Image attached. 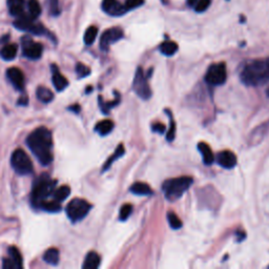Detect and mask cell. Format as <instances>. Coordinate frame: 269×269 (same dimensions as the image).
<instances>
[{"instance_id": "obj_1", "label": "cell", "mask_w": 269, "mask_h": 269, "mask_svg": "<svg viewBox=\"0 0 269 269\" xmlns=\"http://www.w3.org/2000/svg\"><path fill=\"white\" fill-rule=\"evenodd\" d=\"M26 145L35 157L44 166L53 162V136L50 130L40 126L26 138Z\"/></svg>"}, {"instance_id": "obj_2", "label": "cell", "mask_w": 269, "mask_h": 269, "mask_svg": "<svg viewBox=\"0 0 269 269\" xmlns=\"http://www.w3.org/2000/svg\"><path fill=\"white\" fill-rule=\"evenodd\" d=\"M241 81L247 86H261L269 82V62L253 60L241 73Z\"/></svg>"}, {"instance_id": "obj_3", "label": "cell", "mask_w": 269, "mask_h": 269, "mask_svg": "<svg viewBox=\"0 0 269 269\" xmlns=\"http://www.w3.org/2000/svg\"><path fill=\"white\" fill-rule=\"evenodd\" d=\"M56 181L52 180L48 173H42L35 180L33 184L31 200L33 205L39 208L40 204L48 198L55 190Z\"/></svg>"}, {"instance_id": "obj_4", "label": "cell", "mask_w": 269, "mask_h": 269, "mask_svg": "<svg viewBox=\"0 0 269 269\" xmlns=\"http://www.w3.org/2000/svg\"><path fill=\"white\" fill-rule=\"evenodd\" d=\"M192 178L188 176L166 180L162 185L165 198L170 201H176L180 199L188 188L192 186Z\"/></svg>"}, {"instance_id": "obj_5", "label": "cell", "mask_w": 269, "mask_h": 269, "mask_svg": "<svg viewBox=\"0 0 269 269\" xmlns=\"http://www.w3.org/2000/svg\"><path fill=\"white\" fill-rule=\"evenodd\" d=\"M92 205L83 199H73L66 206V214L72 222H79L90 212Z\"/></svg>"}, {"instance_id": "obj_6", "label": "cell", "mask_w": 269, "mask_h": 269, "mask_svg": "<svg viewBox=\"0 0 269 269\" xmlns=\"http://www.w3.org/2000/svg\"><path fill=\"white\" fill-rule=\"evenodd\" d=\"M11 165L19 174H30L33 173L32 161L26 153L21 149H18L12 154Z\"/></svg>"}, {"instance_id": "obj_7", "label": "cell", "mask_w": 269, "mask_h": 269, "mask_svg": "<svg viewBox=\"0 0 269 269\" xmlns=\"http://www.w3.org/2000/svg\"><path fill=\"white\" fill-rule=\"evenodd\" d=\"M35 19H33L30 15H21L17 17V19L14 21V26L16 29L23 31V32H29L34 35H46L49 34L46 29L42 24L36 23L34 21Z\"/></svg>"}, {"instance_id": "obj_8", "label": "cell", "mask_w": 269, "mask_h": 269, "mask_svg": "<svg viewBox=\"0 0 269 269\" xmlns=\"http://www.w3.org/2000/svg\"><path fill=\"white\" fill-rule=\"evenodd\" d=\"M227 79V70L226 64L221 62L211 64L210 69L207 70V73L205 75V80L208 84L212 86H219L224 84Z\"/></svg>"}, {"instance_id": "obj_9", "label": "cell", "mask_w": 269, "mask_h": 269, "mask_svg": "<svg viewBox=\"0 0 269 269\" xmlns=\"http://www.w3.org/2000/svg\"><path fill=\"white\" fill-rule=\"evenodd\" d=\"M133 89L136 92L137 95L144 100L150 99L152 96V90L151 86L147 81V78L144 75L143 70L141 67H138L136 75L134 78V83H133Z\"/></svg>"}, {"instance_id": "obj_10", "label": "cell", "mask_w": 269, "mask_h": 269, "mask_svg": "<svg viewBox=\"0 0 269 269\" xmlns=\"http://www.w3.org/2000/svg\"><path fill=\"white\" fill-rule=\"evenodd\" d=\"M43 48L38 42H34L29 37H23L22 39V53L23 56L31 60H37L42 56Z\"/></svg>"}, {"instance_id": "obj_11", "label": "cell", "mask_w": 269, "mask_h": 269, "mask_svg": "<svg viewBox=\"0 0 269 269\" xmlns=\"http://www.w3.org/2000/svg\"><path fill=\"white\" fill-rule=\"evenodd\" d=\"M123 37V31L120 28H112L106 30L100 38V48L102 51H107L110 46L117 42Z\"/></svg>"}, {"instance_id": "obj_12", "label": "cell", "mask_w": 269, "mask_h": 269, "mask_svg": "<svg viewBox=\"0 0 269 269\" xmlns=\"http://www.w3.org/2000/svg\"><path fill=\"white\" fill-rule=\"evenodd\" d=\"M102 10L111 16H121L127 12L124 4H121L118 0H102Z\"/></svg>"}, {"instance_id": "obj_13", "label": "cell", "mask_w": 269, "mask_h": 269, "mask_svg": "<svg viewBox=\"0 0 269 269\" xmlns=\"http://www.w3.org/2000/svg\"><path fill=\"white\" fill-rule=\"evenodd\" d=\"M6 77L10 80V82L13 84L18 91H23L24 89V75L22 71L16 66L10 67L6 71Z\"/></svg>"}, {"instance_id": "obj_14", "label": "cell", "mask_w": 269, "mask_h": 269, "mask_svg": "<svg viewBox=\"0 0 269 269\" xmlns=\"http://www.w3.org/2000/svg\"><path fill=\"white\" fill-rule=\"evenodd\" d=\"M216 162L223 168H233L237 165V156L231 151L220 152L216 156Z\"/></svg>"}, {"instance_id": "obj_15", "label": "cell", "mask_w": 269, "mask_h": 269, "mask_svg": "<svg viewBox=\"0 0 269 269\" xmlns=\"http://www.w3.org/2000/svg\"><path fill=\"white\" fill-rule=\"evenodd\" d=\"M52 74H53V77H52L53 84L55 86V89L58 92L64 91L67 87V85H69V81H67L66 78L59 72L58 67L55 64L52 65Z\"/></svg>"}, {"instance_id": "obj_16", "label": "cell", "mask_w": 269, "mask_h": 269, "mask_svg": "<svg viewBox=\"0 0 269 269\" xmlns=\"http://www.w3.org/2000/svg\"><path fill=\"white\" fill-rule=\"evenodd\" d=\"M100 255L96 251H90L86 254L84 263L82 265L83 269H96L100 265Z\"/></svg>"}, {"instance_id": "obj_17", "label": "cell", "mask_w": 269, "mask_h": 269, "mask_svg": "<svg viewBox=\"0 0 269 269\" xmlns=\"http://www.w3.org/2000/svg\"><path fill=\"white\" fill-rule=\"evenodd\" d=\"M198 149L202 154V157H203V162L206 165H211L214 162V156L212 154V151L207 143L201 142L198 144Z\"/></svg>"}, {"instance_id": "obj_18", "label": "cell", "mask_w": 269, "mask_h": 269, "mask_svg": "<svg viewBox=\"0 0 269 269\" xmlns=\"http://www.w3.org/2000/svg\"><path fill=\"white\" fill-rule=\"evenodd\" d=\"M8 8L12 16H21L24 11V0H8Z\"/></svg>"}, {"instance_id": "obj_19", "label": "cell", "mask_w": 269, "mask_h": 269, "mask_svg": "<svg viewBox=\"0 0 269 269\" xmlns=\"http://www.w3.org/2000/svg\"><path fill=\"white\" fill-rule=\"evenodd\" d=\"M131 192L137 196H151L153 190L151 186L144 182H136L131 187Z\"/></svg>"}, {"instance_id": "obj_20", "label": "cell", "mask_w": 269, "mask_h": 269, "mask_svg": "<svg viewBox=\"0 0 269 269\" xmlns=\"http://www.w3.org/2000/svg\"><path fill=\"white\" fill-rule=\"evenodd\" d=\"M17 51L18 48L16 44H6L1 49V51H0V56H1L2 59L6 60V61H10V60H13L16 57Z\"/></svg>"}, {"instance_id": "obj_21", "label": "cell", "mask_w": 269, "mask_h": 269, "mask_svg": "<svg viewBox=\"0 0 269 269\" xmlns=\"http://www.w3.org/2000/svg\"><path fill=\"white\" fill-rule=\"evenodd\" d=\"M59 250L57 248H49L48 250H46L43 254V261L45 263H48L50 265H54L56 266L59 263Z\"/></svg>"}, {"instance_id": "obj_22", "label": "cell", "mask_w": 269, "mask_h": 269, "mask_svg": "<svg viewBox=\"0 0 269 269\" xmlns=\"http://www.w3.org/2000/svg\"><path fill=\"white\" fill-rule=\"evenodd\" d=\"M114 129V123L112 120H102L96 124L95 131L100 134V136H106L109 134Z\"/></svg>"}, {"instance_id": "obj_23", "label": "cell", "mask_w": 269, "mask_h": 269, "mask_svg": "<svg viewBox=\"0 0 269 269\" xmlns=\"http://www.w3.org/2000/svg\"><path fill=\"white\" fill-rule=\"evenodd\" d=\"M36 95L39 101H41L43 103H50L54 99V94L51 90L45 86H39L36 92Z\"/></svg>"}, {"instance_id": "obj_24", "label": "cell", "mask_w": 269, "mask_h": 269, "mask_svg": "<svg viewBox=\"0 0 269 269\" xmlns=\"http://www.w3.org/2000/svg\"><path fill=\"white\" fill-rule=\"evenodd\" d=\"M71 193V188L69 185H62L60 186L59 188H57L56 191H54L53 196H54V200L57 202H63L67 197L70 196Z\"/></svg>"}, {"instance_id": "obj_25", "label": "cell", "mask_w": 269, "mask_h": 269, "mask_svg": "<svg viewBox=\"0 0 269 269\" xmlns=\"http://www.w3.org/2000/svg\"><path fill=\"white\" fill-rule=\"evenodd\" d=\"M178 51V44L173 41H165L160 45V52L165 56H173Z\"/></svg>"}, {"instance_id": "obj_26", "label": "cell", "mask_w": 269, "mask_h": 269, "mask_svg": "<svg viewBox=\"0 0 269 269\" xmlns=\"http://www.w3.org/2000/svg\"><path fill=\"white\" fill-rule=\"evenodd\" d=\"M124 153H125L124 145H123V144H119L118 147L116 149V151H115V153H114L113 156L110 157L109 160L106 161V163H105L104 166H103L102 172H105V171L109 170V168L111 167V165H112L114 162H115V161H116L118 158H120V157H122V156H123Z\"/></svg>"}, {"instance_id": "obj_27", "label": "cell", "mask_w": 269, "mask_h": 269, "mask_svg": "<svg viewBox=\"0 0 269 269\" xmlns=\"http://www.w3.org/2000/svg\"><path fill=\"white\" fill-rule=\"evenodd\" d=\"M39 208H42L43 211H48V212H59L60 211H61V205L59 204V202L57 201H43L41 204H40Z\"/></svg>"}, {"instance_id": "obj_28", "label": "cell", "mask_w": 269, "mask_h": 269, "mask_svg": "<svg viewBox=\"0 0 269 269\" xmlns=\"http://www.w3.org/2000/svg\"><path fill=\"white\" fill-rule=\"evenodd\" d=\"M98 35V28L96 26H90V28H87V30L85 31L84 34V43L86 45H92L94 42H95V40L97 38Z\"/></svg>"}, {"instance_id": "obj_29", "label": "cell", "mask_w": 269, "mask_h": 269, "mask_svg": "<svg viewBox=\"0 0 269 269\" xmlns=\"http://www.w3.org/2000/svg\"><path fill=\"white\" fill-rule=\"evenodd\" d=\"M28 9L30 16L33 19H37L40 16V14H41V6H40L38 0H29Z\"/></svg>"}, {"instance_id": "obj_30", "label": "cell", "mask_w": 269, "mask_h": 269, "mask_svg": "<svg viewBox=\"0 0 269 269\" xmlns=\"http://www.w3.org/2000/svg\"><path fill=\"white\" fill-rule=\"evenodd\" d=\"M9 254L10 259L16 264L17 268H22V257L20 254V251L16 247H10L9 248Z\"/></svg>"}, {"instance_id": "obj_31", "label": "cell", "mask_w": 269, "mask_h": 269, "mask_svg": "<svg viewBox=\"0 0 269 269\" xmlns=\"http://www.w3.org/2000/svg\"><path fill=\"white\" fill-rule=\"evenodd\" d=\"M167 221L173 230H179V228L182 227V222H181L177 214L173 211L167 212Z\"/></svg>"}, {"instance_id": "obj_32", "label": "cell", "mask_w": 269, "mask_h": 269, "mask_svg": "<svg viewBox=\"0 0 269 269\" xmlns=\"http://www.w3.org/2000/svg\"><path fill=\"white\" fill-rule=\"evenodd\" d=\"M118 103H119V96L117 97L116 100H114V102H109V103L104 102V101L102 100V97H99L100 109H101V111H102L104 114H109V112H110V110L112 109V107L117 105Z\"/></svg>"}, {"instance_id": "obj_33", "label": "cell", "mask_w": 269, "mask_h": 269, "mask_svg": "<svg viewBox=\"0 0 269 269\" xmlns=\"http://www.w3.org/2000/svg\"><path fill=\"white\" fill-rule=\"evenodd\" d=\"M46 2H48V9L50 14L53 16H58L60 14L59 0H46Z\"/></svg>"}, {"instance_id": "obj_34", "label": "cell", "mask_w": 269, "mask_h": 269, "mask_svg": "<svg viewBox=\"0 0 269 269\" xmlns=\"http://www.w3.org/2000/svg\"><path fill=\"white\" fill-rule=\"evenodd\" d=\"M132 211H133V206L131 204H124L120 210L119 219L121 221H126L132 214Z\"/></svg>"}, {"instance_id": "obj_35", "label": "cell", "mask_w": 269, "mask_h": 269, "mask_svg": "<svg viewBox=\"0 0 269 269\" xmlns=\"http://www.w3.org/2000/svg\"><path fill=\"white\" fill-rule=\"evenodd\" d=\"M76 73L79 76V78H84L87 77L91 74V69L89 66H86L83 63H77L76 65Z\"/></svg>"}, {"instance_id": "obj_36", "label": "cell", "mask_w": 269, "mask_h": 269, "mask_svg": "<svg viewBox=\"0 0 269 269\" xmlns=\"http://www.w3.org/2000/svg\"><path fill=\"white\" fill-rule=\"evenodd\" d=\"M211 0H197V2L194 3V11L198 13L205 12L208 8H210Z\"/></svg>"}, {"instance_id": "obj_37", "label": "cell", "mask_w": 269, "mask_h": 269, "mask_svg": "<svg viewBox=\"0 0 269 269\" xmlns=\"http://www.w3.org/2000/svg\"><path fill=\"white\" fill-rule=\"evenodd\" d=\"M143 2H144V0H126V2L124 3V6H125L126 11L129 12L131 10L139 8V6L143 4Z\"/></svg>"}, {"instance_id": "obj_38", "label": "cell", "mask_w": 269, "mask_h": 269, "mask_svg": "<svg viewBox=\"0 0 269 269\" xmlns=\"http://www.w3.org/2000/svg\"><path fill=\"white\" fill-rule=\"evenodd\" d=\"M171 116V127H170V131L167 132V136H166V139L167 141H173L174 139V134H176V123H174L173 119H172V115L170 114Z\"/></svg>"}, {"instance_id": "obj_39", "label": "cell", "mask_w": 269, "mask_h": 269, "mask_svg": "<svg viewBox=\"0 0 269 269\" xmlns=\"http://www.w3.org/2000/svg\"><path fill=\"white\" fill-rule=\"evenodd\" d=\"M2 267L4 269H16L17 266L10 258H4L2 261Z\"/></svg>"}, {"instance_id": "obj_40", "label": "cell", "mask_w": 269, "mask_h": 269, "mask_svg": "<svg viewBox=\"0 0 269 269\" xmlns=\"http://www.w3.org/2000/svg\"><path fill=\"white\" fill-rule=\"evenodd\" d=\"M152 130H153L154 132L159 133V134H164V132H165V130H166V127H165L164 124L158 122V123H156V124H153Z\"/></svg>"}, {"instance_id": "obj_41", "label": "cell", "mask_w": 269, "mask_h": 269, "mask_svg": "<svg viewBox=\"0 0 269 269\" xmlns=\"http://www.w3.org/2000/svg\"><path fill=\"white\" fill-rule=\"evenodd\" d=\"M18 104L19 105H26V104H28V97L23 96V97L20 98L19 101H18Z\"/></svg>"}, {"instance_id": "obj_42", "label": "cell", "mask_w": 269, "mask_h": 269, "mask_svg": "<svg viewBox=\"0 0 269 269\" xmlns=\"http://www.w3.org/2000/svg\"><path fill=\"white\" fill-rule=\"evenodd\" d=\"M69 110L74 112V113H79L80 112V106L78 104H75V105H72L69 107Z\"/></svg>"}, {"instance_id": "obj_43", "label": "cell", "mask_w": 269, "mask_h": 269, "mask_svg": "<svg viewBox=\"0 0 269 269\" xmlns=\"http://www.w3.org/2000/svg\"><path fill=\"white\" fill-rule=\"evenodd\" d=\"M197 2V0H188V3H190V5H194V3Z\"/></svg>"}, {"instance_id": "obj_44", "label": "cell", "mask_w": 269, "mask_h": 269, "mask_svg": "<svg viewBox=\"0 0 269 269\" xmlns=\"http://www.w3.org/2000/svg\"><path fill=\"white\" fill-rule=\"evenodd\" d=\"M266 93H267V96H268V97H269V89H268V90H267V92H266Z\"/></svg>"}]
</instances>
